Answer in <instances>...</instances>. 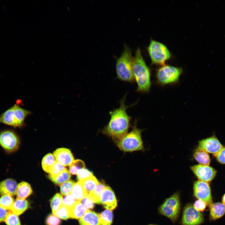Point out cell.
<instances>
[{
    "instance_id": "6da1fadb",
    "label": "cell",
    "mask_w": 225,
    "mask_h": 225,
    "mask_svg": "<svg viewBox=\"0 0 225 225\" xmlns=\"http://www.w3.org/2000/svg\"><path fill=\"white\" fill-rule=\"evenodd\" d=\"M127 94L120 101L119 107L110 112L109 121L102 130L103 133L118 140L127 134L130 126L132 118L128 114L127 109L136 103L126 105L125 101Z\"/></svg>"
},
{
    "instance_id": "7a4b0ae2",
    "label": "cell",
    "mask_w": 225,
    "mask_h": 225,
    "mask_svg": "<svg viewBox=\"0 0 225 225\" xmlns=\"http://www.w3.org/2000/svg\"><path fill=\"white\" fill-rule=\"evenodd\" d=\"M132 69L134 80L137 84L136 91L149 92L152 85L151 70L145 62L139 47L133 57Z\"/></svg>"
},
{
    "instance_id": "3957f363",
    "label": "cell",
    "mask_w": 225,
    "mask_h": 225,
    "mask_svg": "<svg viewBox=\"0 0 225 225\" xmlns=\"http://www.w3.org/2000/svg\"><path fill=\"white\" fill-rule=\"evenodd\" d=\"M133 61L131 50L129 47L125 44L122 54L116 60V70L117 78L130 83L134 82L132 69Z\"/></svg>"
},
{
    "instance_id": "277c9868",
    "label": "cell",
    "mask_w": 225,
    "mask_h": 225,
    "mask_svg": "<svg viewBox=\"0 0 225 225\" xmlns=\"http://www.w3.org/2000/svg\"><path fill=\"white\" fill-rule=\"evenodd\" d=\"M31 113L15 104L0 115V123L14 128H20L24 125L25 118Z\"/></svg>"
},
{
    "instance_id": "5b68a950",
    "label": "cell",
    "mask_w": 225,
    "mask_h": 225,
    "mask_svg": "<svg viewBox=\"0 0 225 225\" xmlns=\"http://www.w3.org/2000/svg\"><path fill=\"white\" fill-rule=\"evenodd\" d=\"M137 120H135L132 131L118 142V147L123 151L131 152L143 149L141 136L142 130L137 127Z\"/></svg>"
},
{
    "instance_id": "8992f818",
    "label": "cell",
    "mask_w": 225,
    "mask_h": 225,
    "mask_svg": "<svg viewBox=\"0 0 225 225\" xmlns=\"http://www.w3.org/2000/svg\"><path fill=\"white\" fill-rule=\"evenodd\" d=\"M183 71L180 67L166 64L162 66L156 70V82L161 86L175 84L179 82Z\"/></svg>"
},
{
    "instance_id": "52a82bcc",
    "label": "cell",
    "mask_w": 225,
    "mask_h": 225,
    "mask_svg": "<svg viewBox=\"0 0 225 225\" xmlns=\"http://www.w3.org/2000/svg\"><path fill=\"white\" fill-rule=\"evenodd\" d=\"M147 51L152 64L163 65L171 57V53L165 45L153 39L151 40Z\"/></svg>"
},
{
    "instance_id": "ba28073f",
    "label": "cell",
    "mask_w": 225,
    "mask_h": 225,
    "mask_svg": "<svg viewBox=\"0 0 225 225\" xmlns=\"http://www.w3.org/2000/svg\"><path fill=\"white\" fill-rule=\"evenodd\" d=\"M181 209L179 194L176 192L167 198L158 208L159 213L173 222L178 218Z\"/></svg>"
},
{
    "instance_id": "9c48e42d",
    "label": "cell",
    "mask_w": 225,
    "mask_h": 225,
    "mask_svg": "<svg viewBox=\"0 0 225 225\" xmlns=\"http://www.w3.org/2000/svg\"><path fill=\"white\" fill-rule=\"evenodd\" d=\"M20 140L18 136L12 129H6L0 131V146L7 154H12L19 148Z\"/></svg>"
},
{
    "instance_id": "30bf717a",
    "label": "cell",
    "mask_w": 225,
    "mask_h": 225,
    "mask_svg": "<svg viewBox=\"0 0 225 225\" xmlns=\"http://www.w3.org/2000/svg\"><path fill=\"white\" fill-rule=\"evenodd\" d=\"M204 221L203 215L195 210L192 204H188L185 206L182 218V225H199Z\"/></svg>"
},
{
    "instance_id": "8fae6325",
    "label": "cell",
    "mask_w": 225,
    "mask_h": 225,
    "mask_svg": "<svg viewBox=\"0 0 225 225\" xmlns=\"http://www.w3.org/2000/svg\"><path fill=\"white\" fill-rule=\"evenodd\" d=\"M193 192L195 197L205 202L207 205L212 203L211 189L208 182L197 180L193 183Z\"/></svg>"
},
{
    "instance_id": "7c38bea8",
    "label": "cell",
    "mask_w": 225,
    "mask_h": 225,
    "mask_svg": "<svg viewBox=\"0 0 225 225\" xmlns=\"http://www.w3.org/2000/svg\"><path fill=\"white\" fill-rule=\"evenodd\" d=\"M190 169L199 180L208 182L213 179L217 173L216 170L209 165H195L191 166Z\"/></svg>"
},
{
    "instance_id": "4fadbf2b",
    "label": "cell",
    "mask_w": 225,
    "mask_h": 225,
    "mask_svg": "<svg viewBox=\"0 0 225 225\" xmlns=\"http://www.w3.org/2000/svg\"><path fill=\"white\" fill-rule=\"evenodd\" d=\"M222 145L215 135L200 140L198 148L215 156L223 148Z\"/></svg>"
},
{
    "instance_id": "5bb4252c",
    "label": "cell",
    "mask_w": 225,
    "mask_h": 225,
    "mask_svg": "<svg viewBox=\"0 0 225 225\" xmlns=\"http://www.w3.org/2000/svg\"><path fill=\"white\" fill-rule=\"evenodd\" d=\"M101 203L107 209L112 211L117 207V202L113 191L109 186H106L100 196Z\"/></svg>"
},
{
    "instance_id": "9a60e30c",
    "label": "cell",
    "mask_w": 225,
    "mask_h": 225,
    "mask_svg": "<svg viewBox=\"0 0 225 225\" xmlns=\"http://www.w3.org/2000/svg\"><path fill=\"white\" fill-rule=\"evenodd\" d=\"M56 161L64 166H69L74 160L70 150L67 148L57 149L53 153Z\"/></svg>"
},
{
    "instance_id": "2e32d148",
    "label": "cell",
    "mask_w": 225,
    "mask_h": 225,
    "mask_svg": "<svg viewBox=\"0 0 225 225\" xmlns=\"http://www.w3.org/2000/svg\"><path fill=\"white\" fill-rule=\"evenodd\" d=\"M18 184L16 180L8 178L0 182V195L13 196L15 195Z\"/></svg>"
},
{
    "instance_id": "e0dca14e",
    "label": "cell",
    "mask_w": 225,
    "mask_h": 225,
    "mask_svg": "<svg viewBox=\"0 0 225 225\" xmlns=\"http://www.w3.org/2000/svg\"><path fill=\"white\" fill-rule=\"evenodd\" d=\"M80 225H100L98 213L88 210L79 219Z\"/></svg>"
},
{
    "instance_id": "ac0fdd59",
    "label": "cell",
    "mask_w": 225,
    "mask_h": 225,
    "mask_svg": "<svg viewBox=\"0 0 225 225\" xmlns=\"http://www.w3.org/2000/svg\"><path fill=\"white\" fill-rule=\"evenodd\" d=\"M32 192L30 185L27 182L22 181L18 184L15 195L17 198L25 200Z\"/></svg>"
},
{
    "instance_id": "d6986e66",
    "label": "cell",
    "mask_w": 225,
    "mask_h": 225,
    "mask_svg": "<svg viewBox=\"0 0 225 225\" xmlns=\"http://www.w3.org/2000/svg\"><path fill=\"white\" fill-rule=\"evenodd\" d=\"M210 218L212 220H216L225 214V205L222 203L217 202L210 205Z\"/></svg>"
},
{
    "instance_id": "ffe728a7",
    "label": "cell",
    "mask_w": 225,
    "mask_h": 225,
    "mask_svg": "<svg viewBox=\"0 0 225 225\" xmlns=\"http://www.w3.org/2000/svg\"><path fill=\"white\" fill-rule=\"evenodd\" d=\"M88 210L80 201H77L70 208V218L80 219Z\"/></svg>"
},
{
    "instance_id": "44dd1931",
    "label": "cell",
    "mask_w": 225,
    "mask_h": 225,
    "mask_svg": "<svg viewBox=\"0 0 225 225\" xmlns=\"http://www.w3.org/2000/svg\"><path fill=\"white\" fill-rule=\"evenodd\" d=\"M29 207V204L27 200L17 198L10 210L14 214L18 216L23 213Z\"/></svg>"
},
{
    "instance_id": "7402d4cb",
    "label": "cell",
    "mask_w": 225,
    "mask_h": 225,
    "mask_svg": "<svg viewBox=\"0 0 225 225\" xmlns=\"http://www.w3.org/2000/svg\"><path fill=\"white\" fill-rule=\"evenodd\" d=\"M193 157L199 164L209 165L210 163L211 159L208 153L199 148L194 150Z\"/></svg>"
},
{
    "instance_id": "603a6c76",
    "label": "cell",
    "mask_w": 225,
    "mask_h": 225,
    "mask_svg": "<svg viewBox=\"0 0 225 225\" xmlns=\"http://www.w3.org/2000/svg\"><path fill=\"white\" fill-rule=\"evenodd\" d=\"M70 193L77 201H80L88 195L84 190L80 181H79L75 183Z\"/></svg>"
},
{
    "instance_id": "cb8c5ba5",
    "label": "cell",
    "mask_w": 225,
    "mask_h": 225,
    "mask_svg": "<svg viewBox=\"0 0 225 225\" xmlns=\"http://www.w3.org/2000/svg\"><path fill=\"white\" fill-rule=\"evenodd\" d=\"M106 186L103 183L99 182L93 190L88 195V196L94 203L97 204L100 203L101 193Z\"/></svg>"
},
{
    "instance_id": "d4e9b609",
    "label": "cell",
    "mask_w": 225,
    "mask_h": 225,
    "mask_svg": "<svg viewBox=\"0 0 225 225\" xmlns=\"http://www.w3.org/2000/svg\"><path fill=\"white\" fill-rule=\"evenodd\" d=\"M80 181L84 190L88 195L99 183L97 178L93 175Z\"/></svg>"
},
{
    "instance_id": "484cf974",
    "label": "cell",
    "mask_w": 225,
    "mask_h": 225,
    "mask_svg": "<svg viewBox=\"0 0 225 225\" xmlns=\"http://www.w3.org/2000/svg\"><path fill=\"white\" fill-rule=\"evenodd\" d=\"M56 162L53 154L51 153L47 154L43 157L42 161V166L43 170L49 173L52 167Z\"/></svg>"
},
{
    "instance_id": "4316f807",
    "label": "cell",
    "mask_w": 225,
    "mask_h": 225,
    "mask_svg": "<svg viewBox=\"0 0 225 225\" xmlns=\"http://www.w3.org/2000/svg\"><path fill=\"white\" fill-rule=\"evenodd\" d=\"M100 225H111L113 219L112 211L106 209L99 214Z\"/></svg>"
},
{
    "instance_id": "83f0119b",
    "label": "cell",
    "mask_w": 225,
    "mask_h": 225,
    "mask_svg": "<svg viewBox=\"0 0 225 225\" xmlns=\"http://www.w3.org/2000/svg\"><path fill=\"white\" fill-rule=\"evenodd\" d=\"M71 177V173L66 169L56 176L51 181L55 184L60 185L62 183L69 180Z\"/></svg>"
},
{
    "instance_id": "f1b7e54d",
    "label": "cell",
    "mask_w": 225,
    "mask_h": 225,
    "mask_svg": "<svg viewBox=\"0 0 225 225\" xmlns=\"http://www.w3.org/2000/svg\"><path fill=\"white\" fill-rule=\"evenodd\" d=\"M62 196L59 193L55 194L50 200V206L52 213L57 211L62 204Z\"/></svg>"
},
{
    "instance_id": "f546056e",
    "label": "cell",
    "mask_w": 225,
    "mask_h": 225,
    "mask_svg": "<svg viewBox=\"0 0 225 225\" xmlns=\"http://www.w3.org/2000/svg\"><path fill=\"white\" fill-rule=\"evenodd\" d=\"M85 167V164L82 160H74L69 166V172L73 175H77L78 172Z\"/></svg>"
},
{
    "instance_id": "4dcf8cb0",
    "label": "cell",
    "mask_w": 225,
    "mask_h": 225,
    "mask_svg": "<svg viewBox=\"0 0 225 225\" xmlns=\"http://www.w3.org/2000/svg\"><path fill=\"white\" fill-rule=\"evenodd\" d=\"M12 196L4 195L0 197V206L6 210H10L14 202Z\"/></svg>"
},
{
    "instance_id": "1f68e13d",
    "label": "cell",
    "mask_w": 225,
    "mask_h": 225,
    "mask_svg": "<svg viewBox=\"0 0 225 225\" xmlns=\"http://www.w3.org/2000/svg\"><path fill=\"white\" fill-rule=\"evenodd\" d=\"M66 169L64 166L56 161L51 169L48 176L49 178L51 181L56 176Z\"/></svg>"
},
{
    "instance_id": "d6a6232c",
    "label": "cell",
    "mask_w": 225,
    "mask_h": 225,
    "mask_svg": "<svg viewBox=\"0 0 225 225\" xmlns=\"http://www.w3.org/2000/svg\"><path fill=\"white\" fill-rule=\"evenodd\" d=\"M70 208L62 204L60 208L53 213L58 218L67 220L70 218Z\"/></svg>"
},
{
    "instance_id": "836d02e7",
    "label": "cell",
    "mask_w": 225,
    "mask_h": 225,
    "mask_svg": "<svg viewBox=\"0 0 225 225\" xmlns=\"http://www.w3.org/2000/svg\"><path fill=\"white\" fill-rule=\"evenodd\" d=\"M75 183L74 181L69 180L61 184L60 185L61 194L66 196L70 194Z\"/></svg>"
},
{
    "instance_id": "e575fe53",
    "label": "cell",
    "mask_w": 225,
    "mask_h": 225,
    "mask_svg": "<svg viewBox=\"0 0 225 225\" xmlns=\"http://www.w3.org/2000/svg\"><path fill=\"white\" fill-rule=\"evenodd\" d=\"M4 221L6 225H21L18 216L11 211L8 212Z\"/></svg>"
},
{
    "instance_id": "d590c367",
    "label": "cell",
    "mask_w": 225,
    "mask_h": 225,
    "mask_svg": "<svg viewBox=\"0 0 225 225\" xmlns=\"http://www.w3.org/2000/svg\"><path fill=\"white\" fill-rule=\"evenodd\" d=\"M61 222V221L59 218L52 214L49 215L46 220L47 225H60Z\"/></svg>"
},
{
    "instance_id": "8d00e7d4",
    "label": "cell",
    "mask_w": 225,
    "mask_h": 225,
    "mask_svg": "<svg viewBox=\"0 0 225 225\" xmlns=\"http://www.w3.org/2000/svg\"><path fill=\"white\" fill-rule=\"evenodd\" d=\"M77 175V179L79 181L82 180L93 175L92 172L85 168L80 170Z\"/></svg>"
},
{
    "instance_id": "74e56055",
    "label": "cell",
    "mask_w": 225,
    "mask_h": 225,
    "mask_svg": "<svg viewBox=\"0 0 225 225\" xmlns=\"http://www.w3.org/2000/svg\"><path fill=\"white\" fill-rule=\"evenodd\" d=\"M76 201L73 196L70 193L65 196L63 198L62 204L70 208Z\"/></svg>"
},
{
    "instance_id": "f35d334b",
    "label": "cell",
    "mask_w": 225,
    "mask_h": 225,
    "mask_svg": "<svg viewBox=\"0 0 225 225\" xmlns=\"http://www.w3.org/2000/svg\"><path fill=\"white\" fill-rule=\"evenodd\" d=\"M207 205V204L205 202L198 199L195 201L193 206L197 211L199 212H202L205 210Z\"/></svg>"
},
{
    "instance_id": "ab89813d",
    "label": "cell",
    "mask_w": 225,
    "mask_h": 225,
    "mask_svg": "<svg viewBox=\"0 0 225 225\" xmlns=\"http://www.w3.org/2000/svg\"><path fill=\"white\" fill-rule=\"evenodd\" d=\"M214 156L217 160L219 163L225 164V147H223Z\"/></svg>"
},
{
    "instance_id": "60d3db41",
    "label": "cell",
    "mask_w": 225,
    "mask_h": 225,
    "mask_svg": "<svg viewBox=\"0 0 225 225\" xmlns=\"http://www.w3.org/2000/svg\"><path fill=\"white\" fill-rule=\"evenodd\" d=\"M80 202L85 208L88 210L92 209L94 208V202L88 198V195Z\"/></svg>"
},
{
    "instance_id": "b9f144b4",
    "label": "cell",
    "mask_w": 225,
    "mask_h": 225,
    "mask_svg": "<svg viewBox=\"0 0 225 225\" xmlns=\"http://www.w3.org/2000/svg\"><path fill=\"white\" fill-rule=\"evenodd\" d=\"M8 212L7 210L0 206V223L4 221Z\"/></svg>"
},
{
    "instance_id": "7bdbcfd3",
    "label": "cell",
    "mask_w": 225,
    "mask_h": 225,
    "mask_svg": "<svg viewBox=\"0 0 225 225\" xmlns=\"http://www.w3.org/2000/svg\"><path fill=\"white\" fill-rule=\"evenodd\" d=\"M222 202L225 205V193L223 195L222 198Z\"/></svg>"
},
{
    "instance_id": "ee69618b",
    "label": "cell",
    "mask_w": 225,
    "mask_h": 225,
    "mask_svg": "<svg viewBox=\"0 0 225 225\" xmlns=\"http://www.w3.org/2000/svg\"><path fill=\"white\" fill-rule=\"evenodd\" d=\"M153 225V224H150V225Z\"/></svg>"
}]
</instances>
